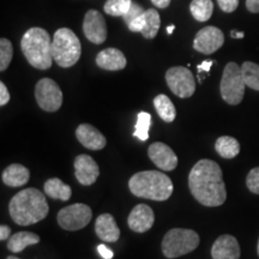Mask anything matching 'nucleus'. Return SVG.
Segmentation results:
<instances>
[{
    "mask_svg": "<svg viewBox=\"0 0 259 259\" xmlns=\"http://www.w3.org/2000/svg\"><path fill=\"white\" fill-rule=\"evenodd\" d=\"M29 179H30V171L19 163L10 164L8 168H5L2 176L3 183L11 187L23 186L28 183Z\"/></svg>",
    "mask_w": 259,
    "mask_h": 259,
    "instance_id": "obj_20",
    "label": "nucleus"
},
{
    "mask_svg": "<svg viewBox=\"0 0 259 259\" xmlns=\"http://www.w3.org/2000/svg\"><path fill=\"white\" fill-rule=\"evenodd\" d=\"M199 245V235L192 229L174 228L164 235L161 248L164 257L178 258L196 250Z\"/></svg>",
    "mask_w": 259,
    "mask_h": 259,
    "instance_id": "obj_6",
    "label": "nucleus"
},
{
    "mask_svg": "<svg viewBox=\"0 0 259 259\" xmlns=\"http://www.w3.org/2000/svg\"><path fill=\"white\" fill-rule=\"evenodd\" d=\"M151 3L158 9H167L170 5V0H151Z\"/></svg>",
    "mask_w": 259,
    "mask_h": 259,
    "instance_id": "obj_39",
    "label": "nucleus"
},
{
    "mask_svg": "<svg viewBox=\"0 0 259 259\" xmlns=\"http://www.w3.org/2000/svg\"><path fill=\"white\" fill-rule=\"evenodd\" d=\"M97 251H99V253L101 254V257L103 259H112L113 258V251L109 250L106 245H99Z\"/></svg>",
    "mask_w": 259,
    "mask_h": 259,
    "instance_id": "obj_35",
    "label": "nucleus"
},
{
    "mask_svg": "<svg viewBox=\"0 0 259 259\" xmlns=\"http://www.w3.org/2000/svg\"><path fill=\"white\" fill-rule=\"evenodd\" d=\"M225 44V35L221 29L216 27H205L197 32L193 40V48L199 53L209 54L215 53Z\"/></svg>",
    "mask_w": 259,
    "mask_h": 259,
    "instance_id": "obj_11",
    "label": "nucleus"
},
{
    "mask_svg": "<svg viewBox=\"0 0 259 259\" xmlns=\"http://www.w3.org/2000/svg\"><path fill=\"white\" fill-rule=\"evenodd\" d=\"M128 189L136 197L163 202L173 193V183L169 177L158 170L136 173L128 180Z\"/></svg>",
    "mask_w": 259,
    "mask_h": 259,
    "instance_id": "obj_3",
    "label": "nucleus"
},
{
    "mask_svg": "<svg viewBox=\"0 0 259 259\" xmlns=\"http://www.w3.org/2000/svg\"><path fill=\"white\" fill-rule=\"evenodd\" d=\"M144 14H145V10L142 8L141 5L132 4L131 8H130V10H128L127 12H126V14L124 15V17H122V18H124L125 23L128 25V24H131L132 22L137 21V19L141 18Z\"/></svg>",
    "mask_w": 259,
    "mask_h": 259,
    "instance_id": "obj_32",
    "label": "nucleus"
},
{
    "mask_svg": "<svg viewBox=\"0 0 259 259\" xmlns=\"http://www.w3.org/2000/svg\"><path fill=\"white\" fill-rule=\"evenodd\" d=\"M52 54L60 67L67 69L73 66L82 54L79 38L69 28L58 29L52 42Z\"/></svg>",
    "mask_w": 259,
    "mask_h": 259,
    "instance_id": "obj_5",
    "label": "nucleus"
},
{
    "mask_svg": "<svg viewBox=\"0 0 259 259\" xmlns=\"http://www.w3.org/2000/svg\"><path fill=\"white\" fill-rule=\"evenodd\" d=\"M149 158L162 170H174L178 166V156L170 147L161 142H155L148 149Z\"/></svg>",
    "mask_w": 259,
    "mask_h": 259,
    "instance_id": "obj_14",
    "label": "nucleus"
},
{
    "mask_svg": "<svg viewBox=\"0 0 259 259\" xmlns=\"http://www.w3.org/2000/svg\"><path fill=\"white\" fill-rule=\"evenodd\" d=\"M45 193L47 194L48 197L53 199H60L66 202L71 198V194H72V191H71V187L66 184L63 183L58 178H52V179H48L44 185Z\"/></svg>",
    "mask_w": 259,
    "mask_h": 259,
    "instance_id": "obj_22",
    "label": "nucleus"
},
{
    "mask_svg": "<svg viewBox=\"0 0 259 259\" xmlns=\"http://www.w3.org/2000/svg\"><path fill=\"white\" fill-rule=\"evenodd\" d=\"M74 176L80 185H93L100 176V168L89 155H78L74 160Z\"/></svg>",
    "mask_w": 259,
    "mask_h": 259,
    "instance_id": "obj_13",
    "label": "nucleus"
},
{
    "mask_svg": "<svg viewBox=\"0 0 259 259\" xmlns=\"http://www.w3.org/2000/svg\"><path fill=\"white\" fill-rule=\"evenodd\" d=\"M12 57H14V47L8 38H2L0 40V71L4 72L8 70L10 63H11Z\"/></svg>",
    "mask_w": 259,
    "mask_h": 259,
    "instance_id": "obj_30",
    "label": "nucleus"
},
{
    "mask_svg": "<svg viewBox=\"0 0 259 259\" xmlns=\"http://www.w3.org/2000/svg\"><path fill=\"white\" fill-rule=\"evenodd\" d=\"M212 259H239L240 246L233 235L223 234L216 239L211 247Z\"/></svg>",
    "mask_w": 259,
    "mask_h": 259,
    "instance_id": "obj_16",
    "label": "nucleus"
},
{
    "mask_svg": "<svg viewBox=\"0 0 259 259\" xmlns=\"http://www.w3.org/2000/svg\"><path fill=\"white\" fill-rule=\"evenodd\" d=\"M96 235L106 242H115L120 238V229L111 213H101L95 222Z\"/></svg>",
    "mask_w": 259,
    "mask_h": 259,
    "instance_id": "obj_18",
    "label": "nucleus"
},
{
    "mask_svg": "<svg viewBox=\"0 0 259 259\" xmlns=\"http://www.w3.org/2000/svg\"><path fill=\"white\" fill-rule=\"evenodd\" d=\"M190 11L193 18L198 22L209 21L213 12L212 0H192Z\"/></svg>",
    "mask_w": 259,
    "mask_h": 259,
    "instance_id": "obj_26",
    "label": "nucleus"
},
{
    "mask_svg": "<svg viewBox=\"0 0 259 259\" xmlns=\"http://www.w3.org/2000/svg\"><path fill=\"white\" fill-rule=\"evenodd\" d=\"M189 189L194 199L204 206H220L227 199L221 167L215 161L206 158L197 162L191 169Z\"/></svg>",
    "mask_w": 259,
    "mask_h": 259,
    "instance_id": "obj_1",
    "label": "nucleus"
},
{
    "mask_svg": "<svg viewBox=\"0 0 259 259\" xmlns=\"http://www.w3.org/2000/svg\"><path fill=\"white\" fill-rule=\"evenodd\" d=\"M83 31L85 37L95 45H101L107 38L106 19L97 10H89L83 22Z\"/></svg>",
    "mask_w": 259,
    "mask_h": 259,
    "instance_id": "obj_12",
    "label": "nucleus"
},
{
    "mask_svg": "<svg viewBox=\"0 0 259 259\" xmlns=\"http://www.w3.org/2000/svg\"><path fill=\"white\" fill-rule=\"evenodd\" d=\"M218 154L223 158H234L240 153V143L231 136H222L215 143Z\"/></svg>",
    "mask_w": 259,
    "mask_h": 259,
    "instance_id": "obj_23",
    "label": "nucleus"
},
{
    "mask_svg": "<svg viewBox=\"0 0 259 259\" xmlns=\"http://www.w3.org/2000/svg\"><path fill=\"white\" fill-rule=\"evenodd\" d=\"M96 64L103 70L120 71L125 69L127 60L121 51L116 48H106L97 54Z\"/></svg>",
    "mask_w": 259,
    "mask_h": 259,
    "instance_id": "obj_19",
    "label": "nucleus"
},
{
    "mask_svg": "<svg viewBox=\"0 0 259 259\" xmlns=\"http://www.w3.org/2000/svg\"><path fill=\"white\" fill-rule=\"evenodd\" d=\"M246 186L252 193L259 194V167H255L250 170L246 178Z\"/></svg>",
    "mask_w": 259,
    "mask_h": 259,
    "instance_id": "obj_31",
    "label": "nucleus"
},
{
    "mask_svg": "<svg viewBox=\"0 0 259 259\" xmlns=\"http://www.w3.org/2000/svg\"><path fill=\"white\" fill-rule=\"evenodd\" d=\"M76 137L83 147L90 150H101L107 144L105 136L90 124H80L76 130Z\"/></svg>",
    "mask_w": 259,
    "mask_h": 259,
    "instance_id": "obj_17",
    "label": "nucleus"
},
{
    "mask_svg": "<svg viewBox=\"0 0 259 259\" xmlns=\"http://www.w3.org/2000/svg\"><path fill=\"white\" fill-rule=\"evenodd\" d=\"M246 83L242 76L241 67L236 63H228L223 70L220 92L228 105L235 106L242 101L245 95Z\"/></svg>",
    "mask_w": 259,
    "mask_h": 259,
    "instance_id": "obj_7",
    "label": "nucleus"
},
{
    "mask_svg": "<svg viewBox=\"0 0 259 259\" xmlns=\"http://www.w3.org/2000/svg\"><path fill=\"white\" fill-rule=\"evenodd\" d=\"M161 27V17L160 14L155 9H149L145 10L144 15V25L143 29H142L141 34L143 35L145 38H155L157 35L158 30H160Z\"/></svg>",
    "mask_w": 259,
    "mask_h": 259,
    "instance_id": "obj_25",
    "label": "nucleus"
},
{
    "mask_svg": "<svg viewBox=\"0 0 259 259\" xmlns=\"http://www.w3.org/2000/svg\"><path fill=\"white\" fill-rule=\"evenodd\" d=\"M155 222L153 209L147 204H138L130 212L127 225L131 231L136 233H145L151 228Z\"/></svg>",
    "mask_w": 259,
    "mask_h": 259,
    "instance_id": "obj_15",
    "label": "nucleus"
},
{
    "mask_svg": "<svg viewBox=\"0 0 259 259\" xmlns=\"http://www.w3.org/2000/svg\"><path fill=\"white\" fill-rule=\"evenodd\" d=\"M151 124V115L147 112H141L138 114L137 124H136V130L134 132L135 137L145 142L149 138V128Z\"/></svg>",
    "mask_w": 259,
    "mask_h": 259,
    "instance_id": "obj_29",
    "label": "nucleus"
},
{
    "mask_svg": "<svg viewBox=\"0 0 259 259\" xmlns=\"http://www.w3.org/2000/svg\"><path fill=\"white\" fill-rule=\"evenodd\" d=\"M212 64H213L212 60H205V61H203L202 64L197 66V69H198V72H203V71H204V72H209L210 69H211Z\"/></svg>",
    "mask_w": 259,
    "mask_h": 259,
    "instance_id": "obj_38",
    "label": "nucleus"
},
{
    "mask_svg": "<svg viewBox=\"0 0 259 259\" xmlns=\"http://www.w3.org/2000/svg\"><path fill=\"white\" fill-rule=\"evenodd\" d=\"M132 4V0H107L103 10L107 15L113 17H124Z\"/></svg>",
    "mask_w": 259,
    "mask_h": 259,
    "instance_id": "obj_28",
    "label": "nucleus"
},
{
    "mask_svg": "<svg viewBox=\"0 0 259 259\" xmlns=\"http://www.w3.org/2000/svg\"><path fill=\"white\" fill-rule=\"evenodd\" d=\"M246 87L259 92V65L252 61H245L241 66Z\"/></svg>",
    "mask_w": 259,
    "mask_h": 259,
    "instance_id": "obj_27",
    "label": "nucleus"
},
{
    "mask_svg": "<svg viewBox=\"0 0 259 259\" xmlns=\"http://www.w3.org/2000/svg\"><path fill=\"white\" fill-rule=\"evenodd\" d=\"M231 36H232L233 38H244L245 34H244V32H241V31L232 30V31H231Z\"/></svg>",
    "mask_w": 259,
    "mask_h": 259,
    "instance_id": "obj_40",
    "label": "nucleus"
},
{
    "mask_svg": "<svg viewBox=\"0 0 259 259\" xmlns=\"http://www.w3.org/2000/svg\"><path fill=\"white\" fill-rule=\"evenodd\" d=\"M154 106L156 109L157 114L160 115V118L166 122L174 121L177 116L176 107H174L173 102L170 101V99L167 95H157L154 99Z\"/></svg>",
    "mask_w": 259,
    "mask_h": 259,
    "instance_id": "obj_24",
    "label": "nucleus"
},
{
    "mask_svg": "<svg viewBox=\"0 0 259 259\" xmlns=\"http://www.w3.org/2000/svg\"><path fill=\"white\" fill-rule=\"evenodd\" d=\"M93 211L87 204L76 203L65 206L58 212L57 221L65 231H79L87 227L92 221Z\"/></svg>",
    "mask_w": 259,
    "mask_h": 259,
    "instance_id": "obj_8",
    "label": "nucleus"
},
{
    "mask_svg": "<svg viewBox=\"0 0 259 259\" xmlns=\"http://www.w3.org/2000/svg\"><path fill=\"white\" fill-rule=\"evenodd\" d=\"M9 212L15 223L30 226L42 221L50 212L46 196L34 187L16 193L9 204Z\"/></svg>",
    "mask_w": 259,
    "mask_h": 259,
    "instance_id": "obj_2",
    "label": "nucleus"
},
{
    "mask_svg": "<svg viewBox=\"0 0 259 259\" xmlns=\"http://www.w3.org/2000/svg\"><path fill=\"white\" fill-rule=\"evenodd\" d=\"M35 97L37 105L45 112H57L63 105V92L59 85L51 78H42L35 87Z\"/></svg>",
    "mask_w": 259,
    "mask_h": 259,
    "instance_id": "obj_9",
    "label": "nucleus"
},
{
    "mask_svg": "<svg viewBox=\"0 0 259 259\" xmlns=\"http://www.w3.org/2000/svg\"><path fill=\"white\" fill-rule=\"evenodd\" d=\"M257 252H258V255H259V239H258V245H257Z\"/></svg>",
    "mask_w": 259,
    "mask_h": 259,
    "instance_id": "obj_43",
    "label": "nucleus"
},
{
    "mask_svg": "<svg viewBox=\"0 0 259 259\" xmlns=\"http://www.w3.org/2000/svg\"><path fill=\"white\" fill-rule=\"evenodd\" d=\"M40 242V236L31 232H18L10 236L8 241V248L14 253H19L25 247L36 245Z\"/></svg>",
    "mask_w": 259,
    "mask_h": 259,
    "instance_id": "obj_21",
    "label": "nucleus"
},
{
    "mask_svg": "<svg viewBox=\"0 0 259 259\" xmlns=\"http://www.w3.org/2000/svg\"><path fill=\"white\" fill-rule=\"evenodd\" d=\"M166 82L174 95L180 99L191 97L196 92L194 76L187 67L174 66L166 72Z\"/></svg>",
    "mask_w": 259,
    "mask_h": 259,
    "instance_id": "obj_10",
    "label": "nucleus"
},
{
    "mask_svg": "<svg viewBox=\"0 0 259 259\" xmlns=\"http://www.w3.org/2000/svg\"><path fill=\"white\" fill-rule=\"evenodd\" d=\"M246 8L252 14H259V0H246Z\"/></svg>",
    "mask_w": 259,
    "mask_h": 259,
    "instance_id": "obj_36",
    "label": "nucleus"
},
{
    "mask_svg": "<svg viewBox=\"0 0 259 259\" xmlns=\"http://www.w3.org/2000/svg\"><path fill=\"white\" fill-rule=\"evenodd\" d=\"M218 4L223 12L231 14L239 6V0H218Z\"/></svg>",
    "mask_w": 259,
    "mask_h": 259,
    "instance_id": "obj_33",
    "label": "nucleus"
},
{
    "mask_svg": "<svg viewBox=\"0 0 259 259\" xmlns=\"http://www.w3.org/2000/svg\"><path fill=\"white\" fill-rule=\"evenodd\" d=\"M174 29H176V25L174 24H171V25H169V27H167V34H173V31H174Z\"/></svg>",
    "mask_w": 259,
    "mask_h": 259,
    "instance_id": "obj_41",
    "label": "nucleus"
},
{
    "mask_svg": "<svg viewBox=\"0 0 259 259\" xmlns=\"http://www.w3.org/2000/svg\"><path fill=\"white\" fill-rule=\"evenodd\" d=\"M52 38L48 31L42 28H30L22 37L21 48L25 59L32 67L48 70L53 63Z\"/></svg>",
    "mask_w": 259,
    "mask_h": 259,
    "instance_id": "obj_4",
    "label": "nucleus"
},
{
    "mask_svg": "<svg viewBox=\"0 0 259 259\" xmlns=\"http://www.w3.org/2000/svg\"><path fill=\"white\" fill-rule=\"evenodd\" d=\"M6 259H19V258H17V257H15V255H9L8 258Z\"/></svg>",
    "mask_w": 259,
    "mask_h": 259,
    "instance_id": "obj_42",
    "label": "nucleus"
},
{
    "mask_svg": "<svg viewBox=\"0 0 259 259\" xmlns=\"http://www.w3.org/2000/svg\"><path fill=\"white\" fill-rule=\"evenodd\" d=\"M10 101V93L6 85L3 82H0V106H5Z\"/></svg>",
    "mask_w": 259,
    "mask_h": 259,
    "instance_id": "obj_34",
    "label": "nucleus"
},
{
    "mask_svg": "<svg viewBox=\"0 0 259 259\" xmlns=\"http://www.w3.org/2000/svg\"><path fill=\"white\" fill-rule=\"evenodd\" d=\"M10 235H11V228L5 225L0 226V240H8V239H10Z\"/></svg>",
    "mask_w": 259,
    "mask_h": 259,
    "instance_id": "obj_37",
    "label": "nucleus"
}]
</instances>
